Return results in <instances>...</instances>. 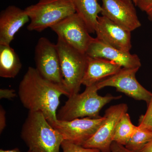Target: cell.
<instances>
[{
    "label": "cell",
    "mask_w": 152,
    "mask_h": 152,
    "mask_svg": "<svg viewBox=\"0 0 152 152\" xmlns=\"http://www.w3.org/2000/svg\"><path fill=\"white\" fill-rule=\"evenodd\" d=\"M56 45L63 78V85L68 97L79 94L88 65V56L74 48L58 37Z\"/></svg>",
    "instance_id": "277c9868"
},
{
    "label": "cell",
    "mask_w": 152,
    "mask_h": 152,
    "mask_svg": "<svg viewBox=\"0 0 152 152\" xmlns=\"http://www.w3.org/2000/svg\"><path fill=\"white\" fill-rule=\"evenodd\" d=\"M76 13L80 17L86 26L90 34L95 33L99 14L102 8L99 0H73Z\"/></svg>",
    "instance_id": "2e32d148"
},
{
    "label": "cell",
    "mask_w": 152,
    "mask_h": 152,
    "mask_svg": "<svg viewBox=\"0 0 152 152\" xmlns=\"http://www.w3.org/2000/svg\"><path fill=\"white\" fill-rule=\"evenodd\" d=\"M25 10L9 6L0 14V45H10L17 32L29 21Z\"/></svg>",
    "instance_id": "5bb4252c"
},
{
    "label": "cell",
    "mask_w": 152,
    "mask_h": 152,
    "mask_svg": "<svg viewBox=\"0 0 152 152\" xmlns=\"http://www.w3.org/2000/svg\"><path fill=\"white\" fill-rule=\"evenodd\" d=\"M0 152H22L20 151L18 148H15L12 149L11 150H5L2 149H1L0 150ZM26 152H34L32 151H31V150H28Z\"/></svg>",
    "instance_id": "4316f807"
},
{
    "label": "cell",
    "mask_w": 152,
    "mask_h": 152,
    "mask_svg": "<svg viewBox=\"0 0 152 152\" xmlns=\"http://www.w3.org/2000/svg\"><path fill=\"white\" fill-rule=\"evenodd\" d=\"M139 69L122 68L117 73L104 79L96 86L99 90L106 87H114L118 91L136 100L144 101L148 105L151 99L152 93L137 80L136 74Z\"/></svg>",
    "instance_id": "52a82bcc"
},
{
    "label": "cell",
    "mask_w": 152,
    "mask_h": 152,
    "mask_svg": "<svg viewBox=\"0 0 152 152\" xmlns=\"http://www.w3.org/2000/svg\"><path fill=\"white\" fill-rule=\"evenodd\" d=\"M20 136L29 150L34 152H60L64 140L40 112L29 111Z\"/></svg>",
    "instance_id": "7a4b0ae2"
},
{
    "label": "cell",
    "mask_w": 152,
    "mask_h": 152,
    "mask_svg": "<svg viewBox=\"0 0 152 152\" xmlns=\"http://www.w3.org/2000/svg\"><path fill=\"white\" fill-rule=\"evenodd\" d=\"M101 14L132 32L141 26L132 0H102Z\"/></svg>",
    "instance_id": "8fae6325"
},
{
    "label": "cell",
    "mask_w": 152,
    "mask_h": 152,
    "mask_svg": "<svg viewBox=\"0 0 152 152\" xmlns=\"http://www.w3.org/2000/svg\"><path fill=\"white\" fill-rule=\"evenodd\" d=\"M58 37L74 48L86 53L94 38L81 18L76 13L64 19L50 28Z\"/></svg>",
    "instance_id": "9c48e42d"
},
{
    "label": "cell",
    "mask_w": 152,
    "mask_h": 152,
    "mask_svg": "<svg viewBox=\"0 0 152 152\" xmlns=\"http://www.w3.org/2000/svg\"><path fill=\"white\" fill-rule=\"evenodd\" d=\"M6 112L1 105L0 106V133H2L7 125Z\"/></svg>",
    "instance_id": "d4e9b609"
},
{
    "label": "cell",
    "mask_w": 152,
    "mask_h": 152,
    "mask_svg": "<svg viewBox=\"0 0 152 152\" xmlns=\"http://www.w3.org/2000/svg\"><path fill=\"white\" fill-rule=\"evenodd\" d=\"M18 95L29 111L40 112L50 124L58 120L57 111L62 95L68 97L63 85L45 78L35 68L29 67L19 84Z\"/></svg>",
    "instance_id": "6da1fadb"
},
{
    "label": "cell",
    "mask_w": 152,
    "mask_h": 152,
    "mask_svg": "<svg viewBox=\"0 0 152 152\" xmlns=\"http://www.w3.org/2000/svg\"><path fill=\"white\" fill-rule=\"evenodd\" d=\"M24 10L30 20L28 30L37 32L51 28L76 13L73 0H39Z\"/></svg>",
    "instance_id": "5b68a950"
},
{
    "label": "cell",
    "mask_w": 152,
    "mask_h": 152,
    "mask_svg": "<svg viewBox=\"0 0 152 152\" xmlns=\"http://www.w3.org/2000/svg\"><path fill=\"white\" fill-rule=\"evenodd\" d=\"M34 59L35 68L41 75L50 81L63 85L56 45L52 43L45 37L40 38L35 49Z\"/></svg>",
    "instance_id": "8992f818"
},
{
    "label": "cell",
    "mask_w": 152,
    "mask_h": 152,
    "mask_svg": "<svg viewBox=\"0 0 152 152\" xmlns=\"http://www.w3.org/2000/svg\"><path fill=\"white\" fill-rule=\"evenodd\" d=\"M122 68L110 60L88 56V65L82 85L88 87L96 84L117 73Z\"/></svg>",
    "instance_id": "9a60e30c"
},
{
    "label": "cell",
    "mask_w": 152,
    "mask_h": 152,
    "mask_svg": "<svg viewBox=\"0 0 152 152\" xmlns=\"http://www.w3.org/2000/svg\"><path fill=\"white\" fill-rule=\"evenodd\" d=\"M96 84L86 87L83 92L69 97L67 101L57 113V119L63 121H70L80 118H98L101 110L107 104L119 99L121 96L112 95L100 96Z\"/></svg>",
    "instance_id": "3957f363"
},
{
    "label": "cell",
    "mask_w": 152,
    "mask_h": 152,
    "mask_svg": "<svg viewBox=\"0 0 152 152\" xmlns=\"http://www.w3.org/2000/svg\"><path fill=\"white\" fill-rule=\"evenodd\" d=\"M61 148L63 152H100L99 150L85 148L66 140L62 142Z\"/></svg>",
    "instance_id": "ffe728a7"
},
{
    "label": "cell",
    "mask_w": 152,
    "mask_h": 152,
    "mask_svg": "<svg viewBox=\"0 0 152 152\" xmlns=\"http://www.w3.org/2000/svg\"><path fill=\"white\" fill-rule=\"evenodd\" d=\"M133 152L128 150L125 146L113 142L110 147V149L108 152Z\"/></svg>",
    "instance_id": "cb8c5ba5"
},
{
    "label": "cell",
    "mask_w": 152,
    "mask_h": 152,
    "mask_svg": "<svg viewBox=\"0 0 152 152\" xmlns=\"http://www.w3.org/2000/svg\"><path fill=\"white\" fill-rule=\"evenodd\" d=\"M16 96L15 90L10 89H0V99H12Z\"/></svg>",
    "instance_id": "603a6c76"
},
{
    "label": "cell",
    "mask_w": 152,
    "mask_h": 152,
    "mask_svg": "<svg viewBox=\"0 0 152 152\" xmlns=\"http://www.w3.org/2000/svg\"><path fill=\"white\" fill-rule=\"evenodd\" d=\"M147 105L145 113L141 115L139 119V126L152 131V96L149 103Z\"/></svg>",
    "instance_id": "44dd1931"
},
{
    "label": "cell",
    "mask_w": 152,
    "mask_h": 152,
    "mask_svg": "<svg viewBox=\"0 0 152 152\" xmlns=\"http://www.w3.org/2000/svg\"><path fill=\"white\" fill-rule=\"evenodd\" d=\"M131 120L129 115L125 113L118 123L115 131L113 141L125 146L137 130Z\"/></svg>",
    "instance_id": "ac0fdd59"
},
{
    "label": "cell",
    "mask_w": 152,
    "mask_h": 152,
    "mask_svg": "<svg viewBox=\"0 0 152 152\" xmlns=\"http://www.w3.org/2000/svg\"><path fill=\"white\" fill-rule=\"evenodd\" d=\"M105 120L104 116L98 118L86 117L70 121L58 119L50 124L62 135L64 140L82 146L94 134Z\"/></svg>",
    "instance_id": "ba28073f"
},
{
    "label": "cell",
    "mask_w": 152,
    "mask_h": 152,
    "mask_svg": "<svg viewBox=\"0 0 152 152\" xmlns=\"http://www.w3.org/2000/svg\"><path fill=\"white\" fill-rule=\"evenodd\" d=\"M134 4L135 5H136V2H137V0H132Z\"/></svg>",
    "instance_id": "83f0119b"
},
{
    "label": "cell",
    "mask_w": 152,
    "mask_h": 152,
    "mask_svg": "<svg viewBox=\"0 0 152 152\" xmlns=\"http://www.w3.org/2000/svg\"><path fill=\"white\" fill-rule=\"evenodd\" d=\"M22 67L20 60L10 45H0V76L5 78H14Z\"/></svg>",
    "instance_id": "e0dca14e"
},
{
    "label": "cell",
    "mask_w": 152,
    "mask_h": 152,
    "mask_svg": "<svg viewBox=\"0 0 152 152\" xmlns=\"http://www.w3.org/2000/svg\"><path fill=\"white\" fill-rule=\"evenodd\" d=\"M152 139V131L137 126L125 147L133 152H140Z\"/></svg>",
    "instance_id": "d6986e66"
},
{
    "label": "cell",
    "mask_w": 152,
    "mask_h": 152,
    "mask_svg": "<svg viewBox=\"0 0 152 152\" xmlns=\"http://www.w3.org/2000/svg\"><path fill=\"white\" fill-rule=\"evenodd\" d=\"M95 33L97 39L106 45L126 52L132 49L131 32L106 17H98Z\"/></svg>",
    "instance_id": "7c38bea8"
},
{
    "label": "cell",
    "mask_w": 152,
    "mask_h": 152,
    "mask_svg": "<svg viewBox=\"0 0 152 152\" xmlns=\"http://www.w3.org/2000/svg\"><path fill=\"white\" fill-rule=\"evenodd\" d=\"M140 152H152V139Z\"/></svg>",
    "instance_id": "484cf974"
},
{
    "label": "cell",
    "mask_w": 152,
    "mask_h": 152,
    "mask_svg": "<svg viewBox=\"0 0 152 152\" xmlns=\"http://www.w3.org/2000/svg\"><path fill=\"white\" fill-rule=\"evenodd\" d=\"M86 54L92 58L110 60L122 68L140 69L141 66L140 59L137 55L132 54L130 52L124 51L106 45L96 38H94L90 44Z\"/></svg>",
    "instance_id": "4fadbf2b"
},
{
    "label": "cell",
    "mask_w": 152,
    "mask_h": 152,
    "mask_svg": "<svg viewBox=\"0 0 152 152\" xmlns=\"http://www.w3.org/2000/svg\"><path fill=\"white\" fill-rule=\"evenodd\" d=\"M128 107L122 103L111 106L105 111L104 116L105 120L90 139L83 146L89 148L96 149L101 152H108L113 142L116 128L121 118L127 113Z\"/></svg>",
    "instance_id": "30bf717a"
},
{
    "label": "cell",
    "mask_w": 152,
    "mask_h": 152,
    "mask_svg": "<svg viewBox=\"0 0 152 152\" xmlns=\"http://www.w3.org/2000/svg\"><path fill=\"white\" fill-rule=\"evenodd\" d=\"M135 6L145 13L149 20L152 21V0H137Z\"/></svg>",
    "instance_id": "7402d4cb"
}]
</instances>
